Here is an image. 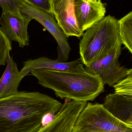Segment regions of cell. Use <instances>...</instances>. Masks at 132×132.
Instances as JSON below:
<instances>
[{
  "mask_svg": "<svg viewBox=\"0 0 132 132\" xmlns=\"http://www.w3.org/2000/svg\"><path fill=\"white\" fill-rule=\"evenodd\" d=\"M63 104L38 92L18 91L0 98V132H35L46 115L57 114Z\"/></svg>",
  "mask_w": 132,
  "mask_h": 132,
  "instance_id": "cell-1",
  "label": "cell"
},
{
  "mask_svg": "<svg viewBox=\"0 0 132 132\" xmlns=\"http://www.w3.org/2000/svg\"><path fill=\"white\" fill-rule=\"evenodd\" d=\"M30 75L41 86L53 90L57 97L78 101H93L104 91V85L97 75L86 71H56L36 69Z\"/></svg>",
  "mask_w": 132,
  "mask_h": 132,
  "instance_id": "cell-2",
  "label": "cell"
},
{
  "mask_svg": "<svg viewBox=\"0 0 132 132\" xmlns=\"http://www.w3.org/2000/svg\"><path fill=\"white\" fill-rule=\"evenodd\" d=\"M82 37L79 52L80 59L85 67L111 54L122 45L119 20L111 15L86 29Z\"/></svg>",
  "mask_w": 132,
  "mask_h": 132,
  "instance_id": "cell-3",
  "label": "cell"
},
{
  "mask_svg": "<svg viewBox=\"0 0 132 132\" xmlns=\"http://www.w3.org/2000/svg\"><path fill=\"white\" fill-rule=\"evenodd\" d=\"M74 132H132V126L116 119L103 104L87 103L80 113Z\"/></svg>",
  "mask_w": 132,
  "mask_h": 132,
  "instance_id": "cell-4",
  "label": "cell"
},
{
  "mask_svg": "<svg viewBox=\"0 0 132 132\" xmlns=\"http://www.w3.org/2000/svg\"><path fill=\"white\" fill-rule=\"evenodd\" d=\"M19 11L24 15L38 22L49 31L58 44L57 60L62 62H67L69 59L71 48L67 37L58 25L53 15L38 9L25 2L20 7Z\"/></svg>",
  "mask_w": 132,
  "mask_h": 132,
  "instance_id": "cell-5",
  "label": "cell"
},
{
  "mask_svg": "<svg viewBox=\"0 0 132 132\" xmlns=\"http://www.w3.org/2000/svg\"><path fill=\"white\" fill-rule=\"evenodd\" d=\"M121 53V46L114 52L85 67L87 72L97 75L104 85L113 87L119 81L126 77L131 69L121 66L119 58Z\"/></svg>",
  "mask_w": 132,
  "mask_h": 132,
  "instance_id": "cell-6",
  "label": "cell"
},
{
  "mask_svg": "<svg viewBox=\"0 0 132 132\" xmlns=\"http://www.w3.org/2000/svg\"><path fill=\"white\" fill-rule=\"evenodd\" d=\"M33 19L22 14L20 11L2 12L0 28L7 38L18 43L21 48L28 46L29 36L28 28Z\"/></svg>",
  "mask_w": 132,
  "mask_h": 132,
  "instance_id": "cell-7",
  "label": "cell"
},
{
  "mask_svg": "<svg viewBox=\"0 0 132 132\" xmlns=\"http://www.w3.org/2000/svg\"><path fill=\"white\" fill-rule=\"evenodd\" d=\"M87 103L66 98L63 107L53 120L35 132H74L77 119Z\"/></svg>",
  "mask_w": 132,
  "mask_h": 132,
  "instance_id": "cell-8",
  "label": "cell"
},
{
  "mask_svg": "<svg viewBox=\"0 0 132 132\" xmlns=\"http://www.w3.org/2000/svg\"><path fill=\"white\" fill-rule=\"evenodd\" d=\"M53 14L66 36L80 38L84 32L75 17L74 0H52Z\"/></svg>",
  "mask_w": 132,
  "mask_h": 132,
  "instance_id": "cell-9",
  "label": "cell"
},
{
  "mask_svg": "<svg viewBox=\"0 0 132 132\" xmlns=\"http://www.w3.org/2000/svg\"><path fill=\"white\" fill-rule=\"evenodd\" d=\"M74 8L76 19L83 32L104 18L106 11L101 0H74Z\"/></svg>",
  "mask_w": 132,
  "mask_h": 132,
  "instance_id": "cell-10",
  "label": "cell"
},
{
  "mask_svg": "<svg viewBox=\"0 0 132 132\" xmlns=\"http://www.w3.org/2000/svg\"><path fill=\"white\" fill-rule=\"evenodd\" d=\"M23 63V67L19 72L20 75L23 78L36 69L71 72L86 71L83 64L80 59L69 62H62L57 59L53 60L47 57H41L35 59L28 60Z\"/></svg>",
  "mask_w": 132,
  "mask_h": 132,
  "instance_id": "cell-11",
  "label": "cell"
},
{
  "mask_svg": "<svg viewBox=\"0 0 132 132\" xmlns=\"http://www.w3.org/2000/svg\"><path fill=\"white\" fill-rule=\"evenodd\" d=\"M103 105L116 119L132 126V96L109 94L105 98Z\"/></svg>",
  "mask_w": 132,
  "mask_h": 132,
  "instance_id": "cell-12",
  "label": "cell"
},
{
  "mask_svg": "<svg viewBox=\"0 0 132 132\" xmlns=\"http://www.w3.org/2000/svg\"><path fill=\"white\" fill-rule=\"evenodd\" d=\"M6 63V68L0 78V98L18 92L20 82L23 78L10 54L8 55Z\"/></svg>",
  "mask_w": 132,
  "mask_h": 132,
  "instance_id": "cell-13",
  "label": "cell"
},
{
  "mask_svg": "<svg viewBox=\"0 0 132 132\" xmlns=\"http://www.w3.org/2000/svg\"><path fill=\"white\" fill-rule=\"evenodd\" d=\"M119 34L122 44L132 53V12L119 20Z\"/></svg>",
  "mask_w": 132,
  "mask_h": 132,
  "instance_id": "cell-14",
  "label": "cell"
},
{
  "mask_svg": "<svg viewBox=\"0 0 132 132\" xmlns=\"http://www.w3.org/2000/svg\"><path fill=\"white\" fill-rule=\"evenodd\" d=\"M113 87L116 94L132 96V69L126 77L119 81Z\"/></svg>",
  "mask_w": 132,
  "mask_h": 132,
  "instance_id": "cell-15",
  "label": "cell"
},
{
  "mask_svg": "<svg viewBox=\"0 0 132 132\" xmlns=\"http://www.w3.org/2000/svg\"><path fill=\"white\" fill-rule=\"evenodd\" d=\"M12 49L11 42L5 36L0 28V66L5 65L8 55Z\"/></svg>",
  "mask_w": 132,
  "mask_h": 132,
  "instance_id": "cell-16",
  "label": "cell"
},
{
  "mask_svg": "<svg viewBox=\"0 0 132 132\" xmlns=\"http://www.w3.org/2000/svg\"><path fill=\"white\" fill-rule=\"evenodd\" d=\"M24 2L23 0H0V7L2 12L19 11Z\"/></svg>",
  "mask_w": 132,
  "mask_h": 132,
  "instance_id": "cell-17",
  "label": "cell"
},
{
  "mask_svg": "<svg viewBox=\"0 0 132 132\" xmlns=\"http://www.w3.org/2000/svg\"><path fill=\"white\" fill-rule=\"evenodd\" d=\"M26 3L53 15L52 9V0H23Z\"/></svg>",
  "mask_w": 132,
  "mask_h": 132,
  "instance_id": "cell-18",
  "label": "cell"
}]
</instances>
